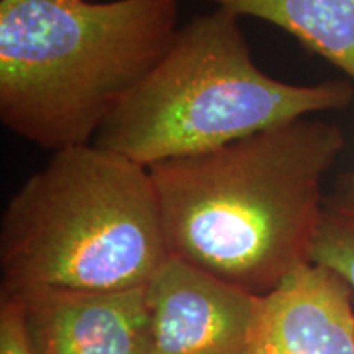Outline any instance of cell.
<instances>
[{
	"label": "cell",
	"instance_id": "obj_1",
	"mask_svg": "<svg viewBox=\"0 0 354 354\" xmlns=\"http://www.w3.org/2000/svg\"><path fill=\"white\" fill-rule=\"evenodd\" d=\"M346 138L305 117L149 167L171 258L263 295L312 263L325 180Z\"/></svg>",
	"mask_w": 354,
	"mask_h": 354
},
{
	"label": "cell",
	"instance_id": "obj_2",
	"mask_svg": "<svg viewBox=\"0 0 354 354\" xmlns=\"http://www.w3.org/2000/svg\"><path fill=\"white\" fill-rule=\"evenodd\" d=\"M179 28L177 0H2L0 120L53 153L94 143Z\"/></svg>",
	"mask_w": 354,
	"mask_h": 354
},
{
	"label": "cell",
	"instance_id": "obj_3",
	"mask_svg": "<svg viewBox=\"0 0 354 354\" xmlns=\"http://www.w3.org/2000/svg\"><path fill=\"white\" fill-rule=\"evenodd\" d=\"M169 259L151 172L94 143L53 153L0 223L3 292L136 289Z\"/></svg>",
	"mask_w": 354,
	"mask_h": 354
},
{
	"label": "cell",
	"instance_id": "obj_4",
	"mask_svg": "<svg viewBox=\"0 0 354 354\" xmlns=\"http://www.w3.org/2000/svg\"><path fill=\"white\" fill-rule=\"evenodd\" d=\"M240 20L215 7L180 26L94 145L149 169L353 104L348 79L292 84L261 69Z\"/></svg>",
	"mask_w": 354,
	"mask_h": 354
},
{
	"label": "cell",
	"instance_id": "obj_5",
	"mask_svg": "<svg viewBox=\"0 0 354 354\" xmlns=\"http://www.w3.org/2000/svg\"><path fill=\"white\" fill-rule=\"evenodd\" d=\"M148 299L151 354H256L259 295L171 258Z\"/></svg>",
	"mask_w": 354,
	"mask_h": 354
},
{
	"label": "cell",
	"instance_id": "obj_6",
	"mask_svg": "<svg viewBox=\"0 0 354 354\" xmlns=\"http://www.w3.org/2000/svg\"><path fill=\"white\" fill-rule=\"evenodd\" d=\"M6 294L19 300L35 354H151L148 286Z\"/></svg>",
	"mask_w": 354,
	"mask_h": 354
},
{
	"label": "cell",
	"instance_id": "obj_7",
	"mask_svg": "<svg viewBox=\"0 0 354 354\" xmlns=\"http://www.w3.org/2000/svg\"><path fill=\"white\" fill-rule=\"evenodd\" d=\"M256 354H354V294L308 263L261 297Z\"/></svg>",
	"mask_w": 354,
	"mask_h": 354
},
{
	"label": "cell",
	"instance_id": "obj_8",
	"mask_svg": "<svg viewBox=\"0 0 354 354\" xmlns=\"http://www.w3.org/2000/svg\"><path fill=\"white\" fill-rule=\"evenodd\" d=\"M240 19L276 25L354 86V0H207Z\"/></svg>",
	"mask_w": 354,
	"mask_h": 354
},
{
	"label": "cell",
	"instance_id": "obj_9",
	"mask_svg": "<svg viewBox=\"0 0 354 354\" xmlns=\"http://www.w3.org/2000/svg\"><path fill=\"white\" fill-rule=\"evenodd\" d=\"M312 263L342 277L354 294V169L338 176L326 192Z\"/></svg>",
	"mask_w": 354,
	"mask_h": 354
},
{
	"label": "cell",
	"instance_id": "obj_10",
	"mask_svg": "<svg viewBox=\"0 0 354 354\" xmlns=\"http://www.w3.org/2000/svg\"><path fill=\"white\" fill-rule=\"evenodd\" d=\"M0 354H35L19 300L6 292H0Z\"/></svg>",
	"mask_w": 354,
	"mask_h": 354
}]
</instances>
